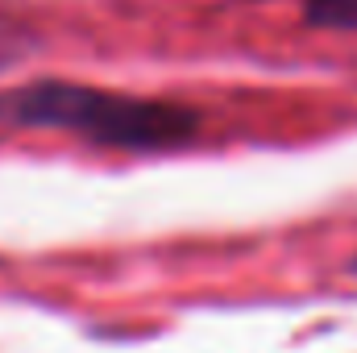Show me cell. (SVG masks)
Returning a JSON list of instances; mask_svg holds the SVG:
<instances>
[{
    "mask_svg": "<svg viewBox=\"0 0 357 353\" xmlns=\"http://www.w3.org/2000/svg\"><path fill=\"white\" fill-rule=\"evenodd\" d=\"M0 121L17 129H59L112 150H183L199 133V112L71 80H33L0 91Z\"/></svg>",
    "mask_w": 357,
    "mask_h": 353,
    "instance_id": "6da1fadb",
    "label": "cell"
},
{
    "mask_svg": "<svg viewBox=\"0 0 357 353\" xmlns=\"http://www.w3.org/2000/svg\"><path fill=\"white\" fill-rule=\"evenodd\" d=\"M354 270H357V258H354Z\"/></svg>",
    "mask_w": 357,
    "mask_h": 353,
    "instance_id": "277c9868",
    "label": "cell"
},
{
    "mask_svg": "<svg viewBox=\"0 0 357 353\" xmlns=\"http://www.w3.org/2000/svg\"><path fill=\"white\" fill-rule=\"evenodd\" d=\"M303 17L307 25H320V29L357 33V0H303Z\"/></svg>",
    "mask_w": 357,
    "mask_h": 353,
    "instance_id": "7a4b0ae2",
    "label": "cell"
},
{
    "mask_svg": "<svg viewBox=\"0 0 357 353\" xmlns=\"http://www.w3.org/2000/svg\"><path fill=\"white\" fill-rule=\"evenodd\" d=\"M0 63H4V38H0Z\"/></svg>",
    "mask_w": 357,
    "mask_h": 353,
    "instance_id": "3957f363",
    "label": "cell"
}]
</instances>
